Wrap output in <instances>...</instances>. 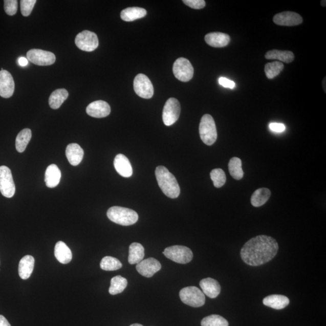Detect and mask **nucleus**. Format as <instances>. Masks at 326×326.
<instances>
[{"instance_id":"1","label":"nucleus","mask_w":326,"mask_h":326,"mask_svg":"<svg viewBox=\"0 0 326 326\" xmlns=\"http://www.w3.org/2000/svg\"><path fill=\"white\" fill-rule=\"evenodd\" d=\"M278 250V244L273 237L260 235L245 244L241 251V256L245 264L257 267L273 259Z\"/></svg>"},{"instance_id":"2","label":"nucleus","mask_w":326,"mask_h":326,"mask_svg":"<svg viewBox=\"0 0 326 326\" xmlns=\"http://www.w3.org/2000/svg\"><path fill=\"white\" fill-rule=\"evenodd\" d=\"M156 176L158 184L163 192L170 198H177L180 194V188L178 181L172 173L166 167L162 166L157 167Z\"/></svg>"},{"instance_id":"3","label":"nucleus","mask_w":326,"mask_h":326,"mask_svg":"<svg viewBox=\"0 0 326 326\" xmlns=\"http://www.w3.org/2000/svg\"><path fill=\"white\" fill-rule=\"evenodd\" d=\"M107 216L113 223L123 226H129L136 224L139 220L136 211L130 208L114 206L107 211Z\"/></svg>"},{"instance_id":"4","label":"nucleus","mask_w":326,"mask_h":326,"mask_svg":"<svg viewBox=\"0 0 326 326\" xmlns=\"http://www.w3.org/2000/svg\"><path fill=\"white\" fill-rule=\"evenodd\" d=\"M201 139L208 146H211L216 142L218 137L216 124L212 117L205 114L200 124Z\"/></svg>"},{"instance_id":"5","label":"nucleus","mask_w":326,"mask_h":326,"mask_svg":"<svg viewBox=\"0 0 326 326\" xmlns=\"http://www.w3.org/2000/svg\"><path fill=\"white\" fill-rule=\"evenodd\" d=\"M180 297L184 304L193 308L203 307L206 302L204 294L196 287L182 289L180 292Z\"/></svg>"},{"instance_id":"6","label":"nucleus","mask_w":326,"mask_h":326,"mask_svg":"<svg viewBox=\"0 0 326 326\" xmlns=\"http://www.w3.org/2000/svg\"><path fill=\"white\" fill-rule=\"evenodd\" d=\"M163 254L169 259L180 264L189 263L193 256L192 251L189 248L182 245L167 247L164 250Z\"/></svg>"},{"instance_id":"7","label":"nucleus","mask_w":326,"mask_h":326,"mask_svg":"<svg viewBox=\"0 0 326 326\" xmlns=\"http://www.w3.org/2000/svg\"><path fill=\"white\" fill-rule=\"evenodd\" d=\"M75 44L82 51L93 52L98 48L99 39L96 33L83 30L76 36Z\"/></svg>"},{"instance_id":"8","label":"nucleus","mask_w":326,"mask_h":326,"mask_svg":"<svg viewBox=\"0 0 326 326\" xmlns=\"http://www.w3.org/2000/svg\"><path fill=\"white\" fill-rule=\"evenodd\" d=\"M173 72L178 80L186 82L192 79L194 69L189 60L180 58L174 62Z\"/></svg>"},{"instance_id":"9","label":"nucleus","mask_w":326,"mask_h":326,"mask_svg":"<svg viewBox=\"0 0 326 326\" xmlns=\"http://www.w3.org/2000/svg\"><path fill=\"white\" fill-rule=\"evenodd\" d=\"M0 191L3 196L8 198H12L15 193L11 170L5 166H0Z\"/></svg>"},{"instance_id":"10","label":"nucleus","mask_w":326,"mask_h":326,"mask_svg":"<svg viewBox=\"0 0 326 326\" xmlns=\"http://www.w3.org/2000/svg\"><path fill=\"white\" fill-rule=\"evenodd\" d=\"M181 105L176 98H170L166 101L163 111V120L164 125L171 126L179 119Z\"/></svg>"},{"instance_id":"11","label":"nucleus","mask_w":326,"mask_h":326,"mask_svg":"<svg viewBox=\"0 0 326 326\" xmlns=\"http://www.w3.org/2000/svg\"><path fill=\"white\" fill-rule=\"evenodd\" d=\"M134 89L137 95L143 99H150L154 95L153 83L143 74H139L134 79Z\"/></svg>"},{"instance_id":"12","label":"nucleus","mask_w":326,"mask_h":326,"mask_svg":"<svg viewBox=\"0 0 326 326\" xmlns=\"http://www.w3.org/2000/svg\"><path fill=\"white\" fill-rule=\"evenodd\" d=\"M27 58L34 64L39 66H48L56 61L55 54L40 49H32L27 53Z\"/></svg>"},{"instance_id":"13","label":"nucleus","mask_w":326,"mask_h":326,"mask_svg":"<svg viewBox=\"0 0 326 326\" xmlns=\"http://www.w3.org/2000/svg\"><path fill=\"white\" fill-rule=\"evenodd\" d=\"M161 268L160 262L153 257L141 261L136 266L138 273L147 278L153 277Z\"/></svg>"},{"instance_id":"14","label":"nucleus","mask_w":326,"mask_h":326,"mask_svg":"<svg viewBox=\"0 0 326 326\" xmlns=\"http://www.w3.org/2000/svg\"><path fill=\"white\" fill-rule=\"evenodd\" d=\"M15 82L11 73L6 70L0 71V96L8 99L13 96Z\"/></svg>"},{"instance_id":"15","label":"nucleus","mask_w":326,"mask_h":326,"mask_svg":"<svg viewBox=\"0 0 326 326\" xmlns=\"http://www.w3.org/2000/svg\"><path fill=\"white\" fill-rule=\"evenodd\" d=\"M273 21L275 25L281 26H295L302 23L301 16L294 12H283L277 13L274 16Z\"/></svg>"},{"instance_id":"16","label":"nucleus","mask_w":326,"mask_h":326,"mask_svg":"<svg viewBox=\"0 0 326 326\" xmlns=\"http://www.w3.org/2000/svg\"><path fill=\"white\" fill-rule=\"evenodd\" d=\"M86 112L89 116L95 118H103L110 115L111 107L105 101L97 100L89 104Z\"/></svg>"},{"instance_id":"17","label":"nucleus","mask_w":326,"mask_h":326,"mask_svg":"<svg viewBox=\"0 0 326 326\" xmlns=\"http://www.w3.org/2000/svg\"><path fill=\"white\" fill-rule=\"evenodd\" d=\"M114 166L120 176L125 178H129L133 176L132 166L128 159L124 155H117L114 161Z\"/></svg>"},{"instance_id":"18","label":"nucleus","mask_w":326,"mask_h":326,"mask_svg":"<svg viewBox=\"0 0 326 326\" xmlns=\"http://www.w3.org/2000/svg\"><path fill=\"white\" fill-rule=\"evenodd\" d=\"M200 285L203 293L210 298H216L220 294L221 288L219 282L213 278H204L201 280Z\"/></svg>"},{"instance_id":"19","label":"nucleus","mask_w":326,"mask_h":326,"mask_svg":"<svg viewBox=\"0 0 326 326\" xmlns=\"http://www.w3.org/2000/svg\"><path fill=\"white\" fill-rule=\"evenodd\" d=\"M205 41L208 45L213 48H221L227 46L230 42V37L226 33L213 32L208 33L205 36Z\"/></svg>"},{"instance_id":"20","label":"nucleus","mask_w":326,"mask_h":326,"mask_svg":"<svg viewBox=\"0 0 326 326\" xmlns=\"http://www.w3.org/2000/svg\"><path fill=\"white\" fill-rule=\"evenodd\" d=\"M66 154L70 164L77 166L81 163L84 152L82 147L76 143H72L67 146Z\"/></svg>"},{"instance_id":"21","label":"nucleus","mask_w":326,"mask_h":326,"mask_svg":"<svg viewBox=\"0 0 326 326\" xmlns=\"http://www.w3.org/2000/svg\"><path fill=\"white\" fill-rule=\"evenodd\" d=\"M35 258L32 255H27L20 260L18 267L19 277L27 280L32 275L34 268Z\"/></svg>"},{"instance_id":"22","label":"nucleus","mask_w":326,"mask_h":326,"mask_svg":"<svg viewBox=\"0 0 326 326\" xmlns=\"http://www.w3.org/2000/svg\"><path fill=\"white\" fill-rule=\"evenodd\" d=\"M263 303L267 307L280 310L290 304V300L285 295H271L264 299Z\"/></svg>"},{"instance_id":"23","label":"nucleus","mask_w":326,"mask_h":326,"mask_svg":"<svg viewBox=\"0 0 326 326\" xmlns=\"http://www.w3.org/2000/svg\"><path fill=\"white\" fill-rule=\"evenodd\" d=\"M61 178V172L56 164H51L46 170L45 182L49 188H54L58 186Z\"/></svg>"},{"instance_id":"24","label":"nucleus","mask_w":326,"mask_h":326,"mask_svg":"<svg viewBox=\"0 0 326 326\" xmlns=\"http://www.w3.org/2000/svg\"><path fill=\"white\" fill-rule=\"evenodd\" d=\"M55 255L60 263L67 264L72 259V253L68 246L62 241H59L55 245Z\"/></svg>"},{"instance_id":"25","label":"nucleus","mask_w":326,"mask_h":326,"mask_svg":"<svg viewBox=\"0 0 326 326\" xmlns=\"http://www.w3.org/2000/svg\"><path fill=\"white\" fill-rule=\"evenodd\" d=\"M147 14L145 9L138 7L134 8H127L123 10L121 12L120 16L123 21L131 22L135 21L138 19L144 17Z\"/></svg>"},{"instance_id":"26","label":"nucleus","mask_w":326,"mask_h":326,"mask_svg":"<svg viewBox=\"0 0 326 326\" xmlns=\"http://www.w3.org/2000/svg\"><path fill=\"white\" fill-rule=\"evenodd\" d=\"M144 248L140 243L131 244L129 248L128 262L131 265L138 264L143 260Z\"/></svg>"},{"instance_id":"27","label":"nucleus","mask_w":326,"mask_h":326,"mask_svg":"<svg viewBox=\"0 0 326 326\" xmlns=\"http://www.w3.org/2000/svg\"><path fill=\"white\" fill-rule=\"evenodd\" d=\"M68 97L69 92L66 89L56 90L50 96L49 105L53 110L58 109Z\"/></svg>"},{"instance_id":"28","label":"nucleus","mask_w":326,"mask_h":326,"mask_svg":"<svg viewBox=\"0 0 326 326\" xmlns=\"http://www.w3.org/2000/svg\"><path fill=\"white\" fill-rule=\"evenodd\" d=\"M265 58L272 60H279L285 63H291L294 60V53L291 51L273 50L268 52L265 55Z\"/></svg>"},{"instance_id":"29","label":"nucleus","mask_w":326,"mask_h":326,"mask_svg":"<svg viewBox=\"0 0 326 326\" xmlns=\"http://www.w3.org/2000/svg\"><path fill=\"white\" fill-rule=\"evenodd\" d=\"M271 191L267 188H261L255 190L251 198V203L254 207L263 206L270 199Z\"/></svg>"},{"instance_id":"30","label":"nucleus","mask_w":326,"mask_h":326,"mask_svg":"<svg viewBox=\"0 0 326 326\" xmlns=\"http://www.w3.org/2000/svg\"><path fill=\"white\" fill-rule=\"evenodd\" d=\"M32 131L30 129L26 128L20 131L16 138V149L19 153L24 152L27 146L31 140Z\"/></svg>"},{"instance_id":"31","label":"nucleus","mask_w":326,"mask_h":326,"mask_svg":"<svg viewBox=\"0 0 326 326\" xmlns=\"http://www.w3.org/2000/svg\"><path fill=\"white\" fill-rule=\"evenodd\" d=\"M127 285V280L121 275H117L111 280L109 292L111 295H117L125 290Z\"/></svg>"},{"instance_id":"32","label":"nucleus","mask_w":326,"mask_h":326,"mask_svg":"<svg viewBox=\"0 0 326 326\" xmlns=\"http://www.w3.org/2000/svg\"><path fill=\"white\" fill-rule=\"evenodd\" d=\"M228 169L231 176L235 180H240L244 177V171L242 168V161L237 157H233L228 163Z\"/></svg>"},{"instance_id":"33","label":"nucleus","mask_w":326,"mask_h":326,"mask_svg":"<svg viewBox=\"0 0 326 326\" xmlns=\"http://www.w3.org/2000/svg\"><path fill=\"white\" fill-rule=\"evenodd\" d=\"M100 266L104 271H116L122 267V264L115 257L106 256L101 260Z\"/></svg>"},{"instance_id":"34","label":"nucleus","mask_w":326,"mask_h":326,"mask_svg":"<svg viewBox=\"0 0 326 326\" xmlns=\"http://www.w3.org/2000/svg\"><path fill=\"white\" fill-rule=\"evenodd\" d=\"M284 69V65L280 62L274 61L267 63L265 67V72L269 79L274 78Z\"/></svg>"},{"instance_id":"35","label":"nucleus","mask_w":326,"mask_h":326,"mask_svg":"<svg viewBox=\"0 0 326 326\" xmlns=\"http://www.w3.org/2000/svg\"><path fill=\"white\" fill-rule=\"evenodd\" d=\"M201 326H228V322L220 315H211L203 319Z\"/></svg>"},{"instance_id":"36","label":"nucleus","mask_w":326,"mask_h":326,"mask_svg":"<svg viewBox=\"0 0 326 326\" xmlns=\"http://www.w3.org/2000/svg\"><path fill=\"white\" fill-rule=\"evenodd\" d=\"M210 177L213 181L214 187L216 188L223 187L226 182V173L221 169H215L211 171Z\"/></svg>"},{"instance_id":"37","label":"nucleus","mask_w":326,"mask_h":326,"mask_svg":"<svg viewBox=\"0 0 326 326\" xmlns=\"http://www.w3.org/2000/svg\"><path fill=\"white\" fill-rule=\"evenodd\" d=\"M36 3V0H21L20 2V5H21L22 15L24 16H29L34 8Z\"/></svg>"},{"instance_id":"38","label":"nucleus","mask_w":326,"mask_h":326,"mask_svg":"<svg viewBox=\"0 0 326 326\" xmlns=\"http://www.w3.org/2000/svg\"><path fill=\"white\" fill-rule=\"evenodd\" d=\"M4 8L7 14L14 15L18 9V1L16 0H5L4 1Z\"/></svg>"},{"instance_id":"39","label":"nucleus","mask_w":326,"mask_h":326,"mask_svg":"<svg viewBox=\"0 0 326 326\" xmlns=\"http://www.w3.org/2000/svg\"><path fill=\"white\" fill-rule=\"evenodd\" d=\"M183 3L194 9H203L206 6V2L204 0H184Z\"/></svg>"},{"instance_id":"40","label":"nucleus","mask_w":326,"mask_h":326,"mask_svg":"<svg viewBox=\"0 0 326 326\" xmlns=\"http://www.w3.org/2000/svg\"><path fill=\"white\" fill-rule=\"evenodd\" d=\"M219 83L221 86L225 87V88H228L230 89H233L236 85V84L232 80L226 78V77H221L218 80Z\"/></svg>"},{"instance_id":"41","label":"nucleus","mask_w":326,"mask_h":326,"mask_svg":"<svg viewBox=\"0 0 326 326\" xmlns=\"http://www.w3.org/2000/svg\"><path fill=\"white\" fill-rule=\"evenodd\" d=\"M270 128L275 133H283L286 129V127L283 123H270Z\"/></svg>"},{"instance_id":"42","label":"nucleus","mask_w":326,"mask_h":326,"mask_svg":"<svg viewBox=\"0 0 326 326\" xmlns=\"http://www.w3.org/2000/svg\"><path fill=\"white\" fill-rule=\"evenodd\" d=\"M0 326H11L4 316L2 315H0Z\"/></svg>"},{"instance_id":"43","label":"nucleus","mask_w":326,"mask_h":326,"mask_svg":"<svg viewBox=\"0 0 326 326\" xmlns=\"http://www.w3.org/2000/svg\"><path fill=\"white\" fill-rule=\"evenodd\" d=\"M18 63L19 66L25 67L28 64V60L24 57H21L18 59Z\"/></svg>"},{"instance_id":"44","label":"nucleus","mask_w":326,"mask_h":326,"mask_svg":"<svg viewBox=\"0 0 326 326\" xmlns=\"http://www.w3.org/2000/svg\"><path fill=\"white\" fill-rule=\"evenodd\" d=\"M130 326H143V325L140 324L135 323V324H131Z\"/></svg>"},{"instance_id":"45","label":"nucleus","mask_w":326,"mask_h":326,"mask_svg":"<svg viewBox=\"0 0 326 326\" xmlns=\"http://www.w3.org/2000/svg\"><path fill=\"white\" fill-rule=\"evenodd\" d=\"M325 3L326 2L325 1H321V4L322 6L325 7L326 5H325Z\"/></svg>"}]
</instances>
